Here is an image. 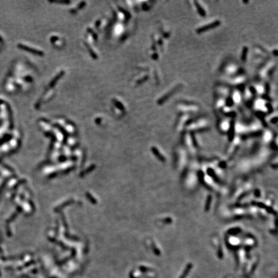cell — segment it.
<instances>
[{
	"mask_svg": "<svg viewBox=\"0 0 278 278\" xmlns=\"http://www.w3.org/2000/svg\"><path fill=\"white\" fill-rule=\"evenodd\" d=\"M220 24V21H214V22L211 23H209V24H207V25H205V26H202V27H200V28H199L198 30H197V32H198V33H202V32H205L206 30H210V29H212V28H215V27L218 26Z\"/></svg>",
	"mask_w": 278,
	"mask_h": 278,
	"instance_id": "1",
	"label": "cell"
},
{
	"mask_svg": "<svg viewBox=\"0 0 278 278\" xmlns=\"http://www.w3.org/2000/svg\"><path fill=\"white\" fill-rule=\"evenodd\" d=\"M221 128H223V130H227L229 127V122L227 120H223L220 123Z\"/></svg>",
	"mask_w": 278,
	"mask_h": 278,
	"instance_id": "8",
	"label": "cell"
},
{
	"mask_svg": "<svg viewBox=\"0 0 278 278\" xmlns=\"http://www.w3.org/2000/svg\"><path fill=\"white\" fill-rule=\"evenodd\" d=\"M225 100L223 98H220V99L218 100V101L216 102V108L217 109H222L223 107L224 106L225 104Z\"/></svg>",
	"mask_w": 278,
	"mask_h": 278,
	"instance_id": "6",
	"label": "cell"
},
{
	"mask_svg": "<svg viewBox=\"0 0 278 278\" xmlns=\"http://www.w3.org/2000/svg\"><path fill=\"white\" fill-rule=\"evenodd\" d=\"M255 107L258 110H260L261 111H264V109L266 110L265 102L261 99L257 100L256 102H255Z\"/></svg>",
	"mask_w": 278,
	"mask_h": 278,
	"instance_id": "4",
	"label": "cell"
},
{
	"mask_svg": "<svg viewBox=\"0 0 278 278\" xmlns=\"http://www.w3.org/2000/svg\"><path fill=\"white\" fill-rule=\"evenodd\" d=\"M236 70H237L236 65H232L227 68V72H229L228 73H229V74H232L234 72H235Z\"/></svg>",
	"mask_w": 278,
	"mask_h": 278,
	"instance_id": "9",
	"label": "cell"
},
{
	"mask_svg": "<svg viewBox=\"0 0 278 278\" xmlns=\"http://www.w3.org/2000/svg\"><path fill=\"white\" fill-rule=\"evenodd\" d=\"M180 110L184 112H196L198 110V108L196 106L192 105H182L180 106Z\"/></svg>",
	"mask_w": 278,
	"mask_h": 278,
	"instance_id": "3",
	"label": "cell"
},
{
	"mask_svg": "<svg viewBox=\"0 0 278 278\" xmlns=\"http://www.w3.org/2000/svg\"><path fill=\"white\" fill-rule=\"evenodd\" d=\"M231 100L235 104H239L241 101V94L238 90H235L233 92Z\"/></svg>",
	"mask_w": 278,
	"mask_h": 278,
	"instance_id": "2",
	"label": "cell"
},
{
	"mask_svg": "<svg viewBox=\"0 0 278 278\" xmlns=\"http://www.w3.org/2000/svg\"><path fill=\"white\" fill-rule=\"evenodd\" d=\"M195 5H196V8L198 9V12H199V14H200L201 16H205V12L204 9L202 8V7L198 3V2H195Z\"/></svg>",
	"mask_w": 278,
	"mask_h": 278,
	"instance_id": "7",
	"label": "cell"
},
{
	"mask_svg": "<svg viewBox=\"0 0 278 278\" xmlns=\"http://www.w3.org/2000/svg\"><path fill=\"white\" fill-rule=\"evenodd\" d=\"M245 80H246L245 77L241 75V76H238L234 79H233L231 80V83L234 85H240V84H243V82L245 81Z\"/></svg>",
	"mask_w": 278,
	"mask_h": 278,
	"instance_id": "5",
	"label": "cell"
},
{
	"mask_svg": "<svg viewBox=\"0 0 278 278\" xmlns=\"http://www.w3.org/2000/svg\"><path fill=\"white\" fill-rule=\"evenodd\" d=\"M256 91H257V92H259V93H263V92L264 91V87L262 86H257Z\"/></svg>",
	"mask_w": 278,
	"mask_h": 278,
	"instance_id": "10",
	"label": "cell"
}]
</instances>
